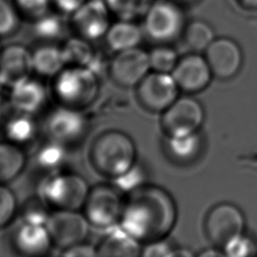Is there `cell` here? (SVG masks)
<instances>
[{
    "label": "cell",
    "instance_id": "6da1fadb",
    "mask_svg": "<svg viewBox=\"0 0 257 257\" xmlns=\"http://www.w3.org/2000/svg\"><path fill=\"white\" fill-rule=\"evenodd\" d=\"M178 219L175 199L165 188L148 183L124 196L118 225L142 245L167 239Z\"/></svg>",
    "mask_w": 257,
    "mask_h": 257
},
{
    "label": "cell",
    "instance_id": "7a4b0ae2",
    "mask_svg": "<svg viewBox=\"0 0 257 257\" xmlns=\"http://www.w3.org/2000/svg\"><path fill=\"white\" fill-rule=\"evenodd\" d=\"M87 161L96 174L111 181L120 177L139 161L137 145L127 133L107 128L91 140Z\"/></svg>",
    "mask_w": 257,
    "mask_h": 257
},
{
    "label": "cell",
    "instance_id": "3957f363",
    "mask_svg": "<svg viewBox=\"0 0 257 257\" xmlns=\"http://www.w3.org/2000/svg\"><path fill=\"white\" fill-rule=\"evenodd\" d=\"M49 91L56 105L85 111L99 95V75L85 66H65L51 79Z\"/></svg>",
    "mask_w": 257,
    "mask_h": 257
},
{
    "label": "cell",
    "instance_id": "277c9868",
    "mask_svg": "<svg viewBox=\"0 0 257 257\" xmlns=\"http://www.w3.org/2000/svg\"><path fill=\"white\" fill-rule=\"evenodd\" d=\"M89 189L85 178L69 169L38 182V195L52 211L81 210Z\"/></svg>",
    "mask_w": 257,
    "mask_h": 257
},
{
    "label": "cell",
    "instance_id": "5b68a950",
    "mask_svg": "<svg viewBox=\"0 0 257 257\" xmlns=\"http://www.w3.org/2000/svg\"><path fill=\"white\" fill-rule=\"evenodd\" d=\"M143 17L145 36L156 44L174 42L187 24L182 7L174 0H154Z\"/></svg>",
    "mask_w": 257,
    "mask_h": 257
},
{
    "label": "cell",
    "instance_id": "8992f818",
    "mask_svg": "<svg viewBox=\"0 0 257 257\" xmlns=\"http://www.w3.org/2000/svg\"><path fill=\"white\" fill-rule=\"evenodd\" d=\"M124 196L108 181L90 186L81 212L91 227L106 230L118 225Z\"/></svg>",
    "mask_w": 257,
    "mask_h": 257
},
{
    "label": "cell",
    "instance_id": "52a82bcc",
    "mask_svg": "<svg viewBox=\"0 0 257 257\" xmlns=\"http://www.w3.org/2000/svg\"><path fill=\"white\" fill-rule=\"evenodd\" d=\"M42 127L45 138L71 152L84 143L89 132V122L84 111L55 105L46 113Z\"/></svg>",
    "mask_w": 257,
    "mask_h": 257
},
{
    "label": "cell",
    "instance_id": "ba28073f",
    "mask_svg": "<svg viewBox=\"0 0 257 257\" xmlns=\"http://www.w3.org/2000/svg\"><path fill=\"white\" fill-rule=\"evenodd\" d=\"M180 91L171 73L150 71L135 87V97L144 110L161 114L179 97Z\"/></svg>",
    "mask_w": 257,
    "mask_h": 257
},
{
    "label": "cell",
    "instance_id": "9c48e42d",
    "mask_svg": "<svg viewBox=\"0 0 257 257\" xmlns=\"http://www.w3.org/2000/svg\"><path fill=\"white\" fill-rule=\"evenodd\" d=\"M205 118L203 105L196 98L179 96L161 113L160 126L164 136L179 137L198 133Z\"/></svg>",
    "mask_w": 257,
    "mask_h": 257
},
{
    "label": "cell",
    "instance_id": "30bf717a",
    "mask_svg": "<svg viewBox=\"0 0 257 257\" xmlns=\"http://www.w3.org/2000/svg\"><path fill=\"white\" fill-rule=\"evenodd\" d=\"M204 227L209 241L223 249L231 240L244 233L245 217L236 205L219 203L207 213Z\"/></svg>",
    "mask_w": 257,
    "mask_h": 257
},
{
    "label": "cell",
    "instance_id": "8fae6325",
    "mask_svg": "<svg viewBox=\"0 0 257 257\" xmlns=\"http://www.w3.org/2000/svg\"><path fill=\"white\" fill-rule=\"evenodd\" d=\"M8 242L17 257H49L54 248L46 224L15 220Z\"/></svg>",
    "mask_w": 257,
    "mask_h": 257
},
{
    "label": "cell",
    "instance_id": "7c38bea8",
    "mask_svg": "<svg viewBox=\"0 0 257 257\" xmlns=\"http://www.w3.org/2000/svg\"><path fill=\"white\" fill-rule=\"evenodd\" d=\"M46 226L54 248L59 250L85 242L91 227L80 210L52 211Z\"/></svg>",
    "mask_w": 257,
    "mask_h": 257
},
{
    "label": "cell",
    "instance_id": "4fadbf2b",
    "mask_svg": "<svg viewBox=\"0 0 257 257\" xmlns=\"http://www.w3.org/2000/svg\"><path fill=\"white\" fill-rule=\"evenodd\" d=\"M150 71L148 51L138 46L114 52L106 73L118 87L135 88Z\"/></svg>",
    "mask_w": 257,
    "mask_h": 257
},
{
    "label": "cell",
    "instance_id": "5bb4252c",
    "mask_svg": "<svg viewBox=\"0 0 257 257\" xmlns=\"http://www.w3.org/2000/svg\"><path fill=\"white\" fill-rule=\"evenodd\" d=\"M111 13L103 0H87L70 15V26L75 35L88 41L104 38Z\"/></svg>",
    "mask_w": 257,
    "mask_h": 257
},
{
    "label": "cell",
    "instance_id": "9a60e30c",
    "mask_svg": "<svg viewBox=\"0 0 257 257\" xmlns=\"http://www.w3.org/2000/svg\"><path fill=\"white\" fill-rule=\"evenodd\" d=\"M32 52L22 44L12 43L0 48V89L6 94L19 81L31 76Z\"/></svg>",
    "mask_w": 257,
    "mask_h": 257
},
{
    "label": "cell",
    "instance_id": "2e32d148",
    "mask_svg": "<svg viewBox=\"0 0 257 257\" xmlns=\"http://www.w3.org/2000/svg\"><path fill=\"white\" fill-rule=\"evenodd\" d=\"M180 88L188 94L204 90L211 82L213 73L205 55L192 52L181 57L171 73Z\"/></svg>",
    "mask_w": 257,
    "mask_h": 257
},
{
    "label": "cell",
    "instance_id": "e0dca14e",
    "mask_svg": "<svg viewBox=\"0 0 257 257\" xmlns=\"http://www.w3.org/2000/svg\"><path fill=\"white\" fill-rule=\"evenodd\" d=\"M49 94L41 79L31 75L11 87L7 102L11 110L37 116L46 109Z\"/></svg>",
    "mask_w": 257,
    "mask_h": 257
},
{
    "label": "cell",
    "instance_id": "ac0fdd59",
    "mask_svg": "<svg viewBox=\"0 0 257 257\" xmlns=\"http://www.w3.org/2000/svg\"><path fill=\"white\" fill-rule=\"evenodd\" d=\"M204 53L213 76L222 80L234 77L243 63V53L240 46L228 37L215 38Z\"/></svg>",
    "mask_w": 257,
    "mask_h": 257
},
{
    "label": "cell",
    "instance_id": "d6986e66",
    "mask_svg": "<svg viewBox=\"0 0 257 257\" xmlns=\"http://www.w3.org/2000/svg\"><path fill=\"white\" fill-rule=\"evenodd\" d=\"M40 124L36 116L11 110L6 112L0 125L2 139L25 150L33 149L39 142Z\"/></svg>",
    "mask_w": 257,
    "mask_h": 257
},
{
    "label": "cell",
    "instance_id": "ffe728a7",
    "mask_svg": "<svg viewBox=\"0 0 257 257\" xmlns=\"http://www.w3.org/2000/svg\"><path fill=\"white\" fill-rule=\"evenodd\" d=\"M70 151L56 142L44 138L33 148L32 168L39 182L55 173L66 170Z\"/></svg>",
    "mask_w": 257,
    "mask_h": 257
},
{
    "label": "cell",
    "instance_id": "44dd1931",
    "mask_svg": "<svg viewBox=\"0 0 257 257\" xmlns=\"http://www.w3.org/2000/svg\"><path fill=\"white\" fill-rule=\"evenodd\" d=\"M103 231L95 245L98 257H140L142 244L119 225Z\"/></svg>",
    "mask_w": 257,
    "mask_h": 257
},
{
    "label": "cell",
    "instance_id": "7402d4cb",
    "mask_svg": "<svg viewBox=\"0 0 257 257\" xmlns=\"http://www.w3.org/2000/svg\"><path fill=\"white\" fill-rule=\"evenodd\" d=\"M202 138L198 133L186 136H164L163 151L169 161L185 165L195 161L202 152Z\"/></svg>",
    "mask_w": 257,
    "mask_h": 257
},
{
    "label": "cell",
    "instance_id": "603a6c76",
    "mask_svg": "<svg viewBox=\"0 0 257 257\" xmlns=\"http://www.w3.org/2000/svg\"><path fill=\"white\" fill-rule=\"evenodd\" d=\"M143 27L134 20H122L111 23L104 39L107 47L114 53L138 47L144 39Z\"/></svg>",
    "mask_w": 257,
    "mask_h": 257
},
{
    "label": "cell",
    "instance_id": "cb8c5ba5",
    "mask_svg": "<svg viewBox=\"0 0 257 257\" xmlns=\"http://www.w3.org/2000/svg\"><path fill=\"white\" fill-rule=\"evenodd\" d=\"M31 52L32 73L36 77L52 79L66 66L61 47L53 43H43Z\"/></svg>",
    "mask_w": 257,
    "mask_h": 257
},
{
    "label": "cell",
    "instance_id": "d4e9b609",
    "mask_svg": "<svg viewBox=\"0 0 257 257\" xmlns=\"http://www.w3.org/2000/svg\"><path fill=\"white\" fill-rule=\"evenodd\" d=\"M27 152L3 139L0 140V184L9 185L28 166Z\"/></svg>",
    "mask_w": 257,
    "mask_h": 257
},
{
    "label": "cell",
    "instance_id": "484cf974",
    "mask_svg": "<svg viewBox=\"0 0 257 257\" xmlns=\"http://www.w3.org/2000/svg\"><path fill=\"white\" fill-rule=\"evenodd\" d=\"M184 40L193 52H205L210 44L215 40V33L209 23L203 20H193L186 24Z\"/></svg>",
    "mask_w": 257,
    "mask_h": 257
},
{
    "label": "cell",
    "instance_id": "4316f807",
    "mask_svg": "<svg viewBox=\"0 0 257 257\" xmlns=\"http://www.w3.org/2000/svg\"><path fill=\"white\" fill-rule=\"evenodd\" d=\"M66 66H85L87 67L93 54L94 49L90 41L74 35L66 39L61 46Z\"/></svg>",
    "mask_w": 257,
    "mask_h": 257
},
{
    "label": "cell",
    "instance_id": "83f0119b",
    "mask_svg": "<svg viewBox=\"0 0 257 257\" xmlns=\"http://www.w3.org/2000/svg\"><path fill=\"white\" fill-rule=\"evenodd\" d=\"M32 23L34 35L43 43H53L64 35L65 23L59 14L48 12Z\"/></svg>",
    "mask_w": 257,
    "mask_h": 257
},
{
    "label": "cell",
    "instance_id": "f1b7e54d",
    "mask_svg": "<svg viewBox=\"0 0 257 257\" xmlns=\"http://www.w3.org/2000/svg\"><path fill=\"white\" fill-rule=\"evenodd\" d=\"M123 196L140 189L149 182V174L147 168L138 161L128 171L120 177L109 181Z\"/></svg>",
    "mask_w": 257,
    "mask_h": 257
},
{
    "label": "cell",
    "instance_id": "f546056e",
    "mask_svg": "<svg viewBox=\"0 0 257 257\" xmlns=\"http://www.w3.org/2000/svg\"><path fill=\"white\" fill-rule=\"evenodd\" d=\"M154 0H104L111 15L118 19L134 20L144 16Z\"/></svg>",
    "mask_w": 257,
    "mask_h": 257
},
{
    "label": "cell",
    "instance_id": "4dcf8cb0",
    "mask_svg": "<svg viewBox=\"0 0 257 257\" xmlns=\"http://www.w3.org/2000/svg\"><path fill=\"white\" fill-rule=\"evenodd\" d=\"M148 54L151 71L156 72L172 73L180 59L177 51L169 44H157Z\"/></svg>",
    "mask_w": 257,
    "mask_h": 257
},
{
    "label": "cell",
    "instance_id": "1f68e13d",
    "mask_svg": "<svg viewBox=\"0 0 257 257\" xmlns=\"http://www.w3.org/2000/svg\"><path fill=\"white\" fill-rule=\"evenodd\" d=\"M52 210L47 206L44 200L39 196H32L19 205L17 220L47 224Z\"/></svg>",
    "mask_w": 257,
    "mask_h": 257
},
{
    "label": "cell",
    "instance_id": "d6a6232c",
    "mask_svg": "<svg viewBox=\"0 0 257 257\" xmlns=\"http://www.w3.org/2000/svg\"><path fill=\"white\" fill-rule=\"evenodd\" d=\"M19 205L9 185L0 184V230L11 226L17 219Z\"/></svg>",
    "mask_w": 257,
    "mask_h": 257
},
{
    "label": "cell",
    "instance_id": "836d02e7",
    "mask_svg": "<svg viewBox=\"0 0 257 257\" xmlns=\"http://www.w3.org/2000/svg\"><path fill=\"white\" fill-rule=\"evenodd\" d=\"M21 19L11 0H0V38L13 35L18 30Z\"/></svg>",
    "mask_w": 257,
    "mask_h": 257
},
{
    "label": "cell",
    "instance_id": "e575fe53",
    "mask_svg": "<svg viewBox=\"0 0 257 257\" xmlns=\"http://www.w3.org/2000/svg\"><path fill=\"white\" fill-rule=\"evenodd\" d=\"M22 19L33 22L50 12V0H11Z\"/></svg>",
    "mask_w": 257,
    "mask_h": 257
},
{
    "label": "cell",
    "instance_id": "d590c367",
    "mask_svg": "<svg viewBox=\"0 0 257 257\" xmlns=\"http://www.w3.org/2000/svg\"><path fill=\"white\" fill-rule=\"evenodd\" d=\"M223 251L227 257H257V243L243 233L226 244Z\"/></svg>",
    "mask_w": 257,
    "mask_h": 257
},
{
    "label": "cell",
    "instance_id": "8d00e7d4",
    "mask_svg": "<svg viewBox=\"0 0 257 257\" xmlns=\"http://www.w3.org/2000/svg\"><path fill=\"white\" fill-rule=\"evenodd\" d=\"M175 247L167 240H157L142 245L140 257H172Z\"/></svg>",
    "mask_w": 257,
    "mask_h": 257
},
{
    "label": "cell",
    "instance_id": "74e56055",
    "mask_svg": "<svg viewBox=\"0 0 257 257\" xmlns=\"http://www.w3.org/2000/svg\"><path fill=\"white\" fill-rule=\"evenodd\" d=\"M58 257H98V254L95 245L85 241L60 250Z\"/></svg>",
    "mask_w": 257,
    "mask_h": 257
},
{
    "label": "cell",
    "instance_id": "f35d334b",
    "mask_svg": "<svg viewBox=\"0 0 257 257\" xmlns=\"http://www.w3.org/2000/svg\"><path fill=\"white\" fill-rule=\"evenodd\" d=\"M52 7L60 14L71 15L87 0H50Z\"/></svg>",
    "mask_w": 257,
    "mask_h": 257
},
{
    "label": "cell",
    "instance_id": "ab89813d",
    "mask_svg": "<svg viewBox=\"0 0 257 257\" xmlns=\"http://www.w3.org/2000/svg\"><path fill=\"white\" fill-rule=\"evenodd\" d=\"M196 257H227V255L225 254L223 249L215 247V248H209V249L203 250Z\"/></svg>",
    "mask_w": 257,
    "mask_h": 257
},
{
    "label": "cell",
    "instance_id": "60d3db41",
    "mask_svg": "<svg viewBox=\"0 0 257 257\" xmlns=\"http://www.w3.org/2000/svg\"><path fill=\"white\" fill-rule=\"evenodd\" d=\"M172 257H196V256L188 248L180 247V248H175L174 249Z\"/></svg>",
    "mask_w": 257,
    "mask_h": 257
},
{
    "label": "cell",
    "instance_id": "b9f144b4",
    "mask_svg": "<svg viewBox=\"0 0 257 257\" xmlns=\"http://www.w3.org/2000/svg\"><path fill=\"white\" fill-rule=\"evenodd\" d=\"M239 3L248 9L257 10V0H238Z\"/></svg>",
    "mask_w": 257,
    "mask_h": 257
},
{
    "label": "cell",
    "instance_id": "7bdbcfd3",
    "mask_svg": "<svg viewBox=\"0 0 257 257\" xmlns=\"http://www.w3.org/2000/svg\"><path fill=\"white\" fill-rule=\"evenodd\" d=\"M6 107H5V101L2 97V94L0 93V125L4 119V116L6 114Z\"/></svg>",
    "mask_w": 257,
    "mask_h": 257
},
{
    "label": "cell",
    "instance_id": "ee69618b",
    "mask_svg": "<svg viewBox=\"0 0 257 257\" xmlns=\"http://www.w3.org/2000/svg\"><path fill=\"white\" fill-rule=\"evenodd\" d=\"M175 2H177L178 4H190V3H193L195 2L196 0H174Z\"/></svg>",
    "mask_w": 257,
    "mask_h": 257
}]
</instances>
